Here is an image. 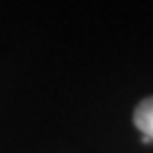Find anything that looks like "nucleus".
<instances>
[{
  "label": "nucleus",
  "mask_w": 153,
  "mask_h": 153,
  "mask_svg": "<svg viewBox=\"0 0 153 153\" xmlns=\"http://www.w3.org/2000/svg\"><path fill=\"white\" fill-rule=\"evenodd\" d=\"M141 143H151V139H149V137H145V135H141Z\"/></svg>",
  "instance_id": "f03ea898"
},
{
  "label": "nucleus",
  "mask_w": 153,
  "mask_h": 153,
  "mask_svg": "<svg viewBox=\"0 0 153 153\" xmlns=\"http://www.w3.org/2000/svg\"><path fill=\"white\" fill-rule=\"evenodd\" d=\"M133 123L143 135L153 141V96L139 102L133 114Z\"/></svg>",
  "instance_id": "f257e3e1"
}]
</instances>
